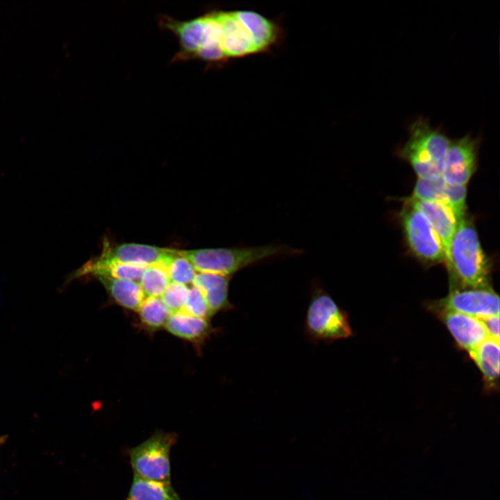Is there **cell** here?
Here are the masks:
<instances>
[{"instance_id":"6da1fadb","label":"cell","mask_w":500,"mask_h":500,"mask_svg":"<svg viewBox=\"0 0 500 500\" xmlns=\"http://www.w3.org/2000/svg\"><path fill=\"white\" fill-rule=\"evenodd\" d=\"M178 253L190 261L198 273L232 277L239 271L262 261L284 256L299 255L303 251L286 245L268 244L178 250Z\"/></svg>"},{"instance_id":"7a4b0ae2","label":"cell","mask_w":500,"mask_h":500,"mask_svg":"<svg viewBox=\"0 0 500 500\" xmlns=\"http://www.w3.org/2000/svg\"><path fill=\"white\" fill-rule=\"evenodd\" d=\"M446 266L451 290L490 287L489 260L481 247L475 227L466 216L458 222Z\"/></svg>"},{"instance_id":"3957f363","label":"cell","mask_w":500,"mask_h":500,"mask_svg":"<svg viewBox=\"0 0 500 500\" xmlns=\"http://www.w3.org/2000/svg\"><path fill=\"white\" fill-rule=\"evenodd\" d=\"M408 128V139L399 155L410 163L419 178H440L442 162L451 139L422 117Z\"/></svg>"},{"instance_id":"277c9868","label":"cell","mask_w":500,"mask_h":500,"mask_svg":"<svg viewBox=\"0 0 500 500\" xmlns=\"http://www.w3.org/2000/svg\"><path fill=\"white\" fill-rule=\"evenodd\" d=\"M304 333L310 341L326 344L347 338L353 334L347 313L317 280L312 283Z\"/></svg>"},{"instance_id":"5b68a950","label":"cell","mask_w":500,"mask_h":500,"mask_svg":"<svg viewBox=\"0 0 500 500\" xmlns=\"http://www.w3.org/2000/svg\"><path fill=\"white\" fill-rule=\"evenodd\" d=\"M175 433L156 431L126 453L133 475L163 483H171L170 451L177 442Z\"/></svg>"},{"instance_id":"8992f818","label":"cell","mask_w":500,"mask_h":500,"mask_svg":"<svg viewBox=\"0 0 500 500\" xmlns=\"http://www.w3.org/2000/svg\"><path fill=\"white\" fill-rule=\"evenodd\" d=\"M174 251L172 249L138 243L114 244L105 240L101 254L88 261L74 273L73 277L91 274L98 269L115 264L160 265L165 268Z\"/></svg>"},{"instance_id":"52a82bcc","label":"cell","mask_w":500,"mask_h":500,"mask_svg":"<svg viewBox=\"0 0 500 500\" xmlns=\"http://www.w3.org/2000/svg\"><path fill=\"white\" fill-rule=\"evenodd\" d=\"M399 217L406 243L415 256L426 263L445 262L442 243L422 212L405 203Z\"/></svg>"},{"instance_id":"ba28073f","label":"cell","mask_w":500,"mask_h":500,"mask_svg":"<svg viewBox=\"0 0 500 500\" xmlns=\"http://www.w3.org/2000/svg\"><path fill=\"white\" fill-rule=\"evenodd\" d=\"M430 307L436 313L456 312L482 319L499 315V297L491 287L456 289Z\"/></svg>"},{"instance_id":"9c48e42d","label":"cell","mask_w":500,"mask_h":500,"mask_svg":"<svg viewBox=\"0 0 500 500\" xmlns=\"http://www.w3.org/2000/svg\"><path fill=\"white\" fill-rule=\"evenodd\" d=\"M478 144V140L470 135L451 140L442 166L445 182L466 185L476 169Z\"/></svg>"},{"instance_id":"30bf717a","label":"cell","mask_w":500,"mask_h":500,"mask_svg":"<svg viewBox=\"0 0 500 500\" xmlns=\"http://www.w3.org/2000/svg\"><path fill=\"white\" fill-rule=\"evenodd\" d=\"M240 11L216 10L222 28V47L228 60L258 53L250 29Z\"/></svg>"},{"instance_id":"8fae6325","label":"cell","mask_w":500,"mask_h":500,"mask_svg":"<svg viewBox=\"0 0 500 500\" xmlns=\"http://www.w3.org/2000/svg\"><path fill=\"white\" fill-rule=\"evenodd\" d=\"M410 198L446 206L458 221L466 216V185L447 183L442 177L433 180L418 178Z\"/></svg>"},{"instance_id":"7c38bea8","label":"cell","mask_w":500,"mask_h":500,"mask_svg":"<svg viewBox=\"0 0 500 500\" xmlns=\"http://www.w3.org/2000/svg\"><path fill=\"white\" fill-rule=\"evenodd\" d=\"M438 316L444 324L457 345L469 355L487 338L480 319L456 312L441 311Z\"/></svg>"},{"instance_id":"4fadbf2b","label":"cell","mask_w":500,"mask_h":500,"mask_svg":"<svg viewBox=\"0 0 500 500\" xmlns=\"http://www.w3.org/2000/svg\"><path fill=\"white\" fill-rule=\"evenodd\" d=\"M405 203L422 212L428 219L438 236L445 254V264L449 256L451 242L458 220L453 212L446 206L433 201H424L406 198Z\"/></svg>"},{"instance_id":"5bb4252c","label":"cell","mask_w":500,"mask_h":500,"mask_svg":"<svg viewBox=\"0 0 500 500\" xmlns=\"http://www.w3.org/2000/svg\"><path fill=\"white\" fill-rule=\"evenodd\" d=\"M158 24L161 28L172 32L178 40L179 50L173 58V62L194 59L203 33L201 16L180 21L167 15H160Z\"/></svg>"},{"instance_id":"9a60e30c","label":"cell","mask_w":500,"mask_h":500,"mask_svg":"<svg viewBox=\"0 0 500 500\" xmlns=\"http://www.w3.org/2000/svg\"><path fill=\"white\" fill-rule=\"evenodd\" d=\"M203 33L194 59L203 61L210 67L222 66L228 61L222 47V28L216 10L201 15Z\"/></svg>"},{"instance_id":"2e32d148","label":"cell","mask_w":500,"mask_h":500,"mask_svg":"<svg viewBox=\"0 0 500 500\" xmlns=\"http://www.w3.org/2000/svg\"><path fill=\"white\" fill-rule=\"evenodd\" d=\"M232 277L197 273L192 283L197 288L207 303L211 316L219 311L233 308L228 299V286Z\"/></svg>"},{"instance_id":"e0dca14e","label":"cell","mask_w":500,"mask_h":500,"mask_svg":"<svg viewBox=\"0 0 500 500\" xmlns=\"http://www.w3.org/2000/svg\"><path fill=\"white\" fill-rule=\"evenodd\" d=\"M499 351V341L488 337L469 355L481 372L484 388L488 391L498 388Z\"/></svg>"},{"instance_id":"ac0fdd59","label":"cell","mask_w":500,"mask_h":500,"mask_svg":"<svg viewBox=\"0 0 500 500\" xmlns=\"http://www.w3.org/2000/svg\"><path fill=\"white\" fill-rule=\"evenodd\" d=\"M164 328L179 338L194 342L204 341L213 331L208 319L194 317L183 311L172 313Z\"/></svg>"},{"instance_id":"d6986e66","label":"cell","mask_w":500,"mask_h":500,"mask_svg":"<svg viewBox=\"0 0 500 500\" xmlns=\"http://www.w3.org/2000/svg\"><path fill=\"white\" fill-rule=\"evenodd\" d=\"M118 305L137 311L146 297L138 281L107 276L95 277Z\"/></svg>"},{"instance_id":"ffe728a7","label":"cell","mask_w":500,"mask_h":500,"mask_svg":"<svg viewBox=\"0 0 500 500\" xmlns=\"http://www.w3.org/2000/svg\"><path fill=\"white\" fill-rule=\"evenodd\" d=\"M125 500H181L171 483L155 481L133 475Z\"/></svg>"},{"instance_id":"44dd1931","label":"cell","mask_w":500,"mask_h":500,"mask_svg":"<svg viewBox=\"0 0 500 500\" xmlns=\"http://www.w3.org/2000/svg\"><path fill=\"white\" fill-rule=\"evenodd\" d=\"M137 311L144 326L154 331L165 327L172 314L158 297H146Z\"/></svg>"},{"instance_id":"7402d4cb","label":"cell","mask_w":500,"mask_h":500,"mask_svg":"<svg viewBox=\"0 0 500 500\" xmlns=\"http://www.w3.org/2000/svg\"><path fill=\"white\" fill-rule=\"evenodd\" d=\"M170 283L166 269L160 265L147 267L139 281L145 297H160Z\"/></svg>"},{"instance_id":"603a6c76","label":"cell","mask_w":500,"mask_h":500,"mask_svg":"<svg viewBox=\"0 0 500 500\" xmlns=\"http://www.w3.org/2000/svg\"><path fill=\"white\" fill-rule=\"evenodd\" d=\"M165 269L170 282L185 285L192 283L197 274V272L190 262L179 255L176 249L174 250Z\"/></svg>"},{"instance_id":"cb8c5ba5","label":"cell","mask_w":500,"mask_h":500,"mask_svg":"<svg viewBox=\"0 0 500 500\" xmlns=\"http://www.w3.org/2000/svg\"><path fill=\"white\" fill-rule=\"evenodd\" d=\"M148 266L138 265L115 264L94 271L90 275L94 277L107 276L129 279L139 282L142 274Z\"/></svg>"},{"instance_id":"d4e9b609","label":"cell","mask_w":500,"mask_h":500,"mask_svg":"<svg viewBox=\"0 0 500 500\" xmlns=\"http://www.w3.org/2000/svg\"><path fill=\"white\" fill-rule=\"evenodd\" d=\"M189 287L171 282L160 297L171 313L182 311L188 299Z\"/></svg>"},{"instance_id":"484cf974","label":"cell","mask_w":500,"mask_h":500,"mask_svg":"<svg viewBox=\"0 0 500 500\" xmlns=\"http://www.w3.org/2000/svg\"><path fill=\"white\" fill-rule=\"evenodd\" d=\"M190 315L209 319L212 317L205 298L201 291L194 285L189 287L186 303L182 310Z\"/></svg>"},{"instance_id":"4316f807","label":"cell","mask_w":500,"mask_h":500,"mask_svg":"<svg viewBox=\"0 0 500 500\" xmlns=\"http://www.w3.org/2000/svg\"><path fill=\"white\" fill-rule=\"evenodd\" d=\"M488 337L499 341V315L480 319Z\"/></svg>"},{"instance_id":"83f0119b","label":"cell","mask_w":500,"mask_h":500,"mask_svg":"<svg viewBox=\"0 0 500 500\" xmlns=\"http://www.w3.org/2000/svg\"><path fill=\"white\" fill-rule=\"evenodd\" d=\"M6 436L0 437V444L4 442V440H6Z\"/></svg>"}]
</instances>
